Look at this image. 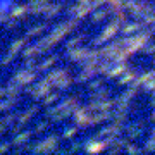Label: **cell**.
<instances>
[{
	"label": "cell",
	"instance_id": "6da1fadb",
	"mask_svg": "<svg viewBox=\"0 0 155 155\" xmlns=\"http://www.w3.org/2000/svg\"><path fill=\"white\" fill-rule=\"evenodd\" d=\"M57 143H59V136L57 134H50L43 141H40V153H52L57 150Z\"/></svg>",
	"mask_w": 155,
	"mask_h": 155
},
{
	"label": "cell",
	"instance_id": "7a4b0ae2",
	"mask_svg": "<svg viewBox=\"0 0 155 155\" xmlns=\"http://www.w3.org/2000/svg\"><path fill=\"white\" fill-rule=\"evenodd\" d=\"M90 50L91 48H88V47H81V48H74V50L71 48L67 52V57H69L71 62H83L90 55Z\"/></svg>",
	"mask_w": 155,
	"mask_h": 155
},
{
	"label": "cell",
	"instance_id": "3957f363",
	"mask_svg": "<svg viewBox=\"0 0 155 155\" xmlns=\"http://www.w3.org/2000/svg\"><path fill=\"white\" fill-rule=\"evenodd\" d=\"M38 86H36V90L33 91V100H40L43 98V97H47V95L50 93V88H52V83H48L47 79H41L40 83H36Z\"/></svg>",
	"mask_w": 155,
	"mask_h": 155
},
{
	"label": "cell",
	"instance_id": "277c9868",
	"mask_svg": "<svg viewBox=\"0 0 155 155\" xmlns=\"http://www.w3.org/2000/svg\"><path fill=\"white\" fill-rule=\"evenodd\" d=\"M119 31H121V24H119V22H116V21H110V22H109V26H105V29L102 31V35H100V36H102V40H104V41H107V40L114 38Z\"/></svg>",
	"mask_w": 155,
	"mask_h": 155
},
{
	"label": "cell",
	"instance_id": "5b68a950",
	"mask_svg": "<svg viewBox=\"0 0 155 155\" xmlns=\"http://www.w3.org/2000/svg\"><path fill=\"white\" fill-rule=\"evenodd\" d=\"M143 26H145L143 22H126V24H122L121 33L126 35V36H129V35H136Z\"/></svg>",
	"mask_w": 155,
	"mask_h": 155
},
{
	"label": "cell",
	"instance_id": "8992f818",
	"mask_svg": "<svg viewBox=\"0 0 155 155\" xmlns=\"http://www.w3.org/2000/svg\"><path fill=\"white\" fill-rule=\"evenodd\" d=\"M67 74V69H62V67H59V69H52V71L47 74V76L43 78V79H47L48 83H52V84H55L61 78H64Z\"/></svg>",
	"mask_w": 155,
	"mask_h": 155
},
{
	"label": "cell",
	"instance_id": "52a82bcc",
	"mask_svg": "<svg viewBox=\"0 0 155 155\" xmlns=\"http://www.w3.org/2000/svg\"><path fill=\"white\" fill-rule=\"evenodd\" d=\"M62 7H64V2H57V4H48L47 5V11L43 12L45 19H52V17H55L59 12L62 11Z\"/></svg>",
	"mask_w": 155,
	"mask_h": 155
},
{
	"label": "cell",
	"instance_id": "ba28073f",
	"mask_svg": "<svg viewBox=\"0 0 155 155\" xmlns=\"http://www.w3.org/2000/svg\"><path fill=\"white\" fill-rule=\"evenodd\" d=\"M95 74H98L97 67H91V69H83V72H81V74H78V76L74 78V81H76V83H86V81H90V79L95 76Z\"/></svg>",
	"mask_w": 155,
	"mask_h": 155
},
{
	"label": "cell",
	"instance_id": "9c48e42d",
	"mask_svg": "<svg viewBox=\"0 0 155 155\" xmlns=\"http://www.w3.org/2000/svg\"><path fill=\"white\" fill-rule=\"evenodd\" d=\"M126 71H129L127 64H126V62H119V64H114V67L109 71L107 76H109V78H119V76H122Z\"/></svg>",
	"mask_w": 155,
	"mask_h": 155
},
{
	"label": "cell",
	"instance_id": "30bf717a",
	"mask_svg": "<svg viewBox=\"0 0 155 155\" xmlns=\"http://www.w3.org/2000/svg\"><path fill=\"white\" fill-rule=\"evenodd\" d=\"M33 133L35 131H22V133L16 134L14 140H12V145H16V147H19V145H26L29 141V138H31V134Z\"/></svg>",
	"mask_w": 155,
	"mask_h": 155
},
{
	"label": "cell",
	"instance_id": "8fae6325",
	"mask_svg": "<svg viewBox=\"0 0 155 155\" xmlns=\"http://www.w3.org/2000/svg\"><path fill=\"white\" fill-rule=\"evenodd\" d=\"M136 71H126L122 76H119V86H126V84L133 83L134 79H136Z\"/></svg>",
	"mask_w": 155,
	"mask_h": 155
},
{
	"label": "cell",
	"instance_id": "7c38bea8",
	"mask_svg": "<svg viewBox=\"0 0 155 155\" xmlns=\"http://www.w3.org/2000/svg\"><path fill=\"white\" fill-rule=\"evenodd\" d=\"M114 64H116V62L110 61V59H102V62H100L98 67H97V71H98V74H109V71L114 67Z\"/></svg>",
	"mask_w": 155,
	"mask_h": 155
},
{
	"label": "cell",
	"instance_id": "4fadbf2b",
	"mask_svg": "<svg viewBox=\"0 0 155 155\" xmlns=\"http://www.w3.org/2000/svg\"><path fill=\"white\" fill-rule=\"evenodd\" d=\"M72 81H74V79H72V78L69 76V74H66V76L61 78V79H59V81H57L55 84H54V86H55L57 90L64 91V90H69V88H71V83H72Z\"/></svg>",
	"mask_w": 155,
	"mask_h": 155
},
{
	"label": "cell",
	"instance_id": "5bb4252c",
	"mask_svg": "<svg viewBox=\"0 0 155 155\" xmlns=\"http://www.w3.org/2000/svg\"><path fill=\"white\" fill-rule=\"evenodd\" d=\"M22 90V84H19L17 81L11 79V83L7 84V97H17V95L21 93Z\"/></svg>",
	"mask_w": 155,
	"mask_h": 155
},
{
	"label": "cell",
	"instance_id": "9a60e30c",
	"mask_svg": "<svg viewBox=\"0 0 155 155\" xmlns=\"http://www.w3.org/2000/svg\"><path fill=\"white\" fill-rule=\"evenodd\" d=\"M29 12V7L28 5H16L11 9V16L16 17V19H21L22 16H26Z\"/></svg>",
	"mask_w": 155,
	"mask_h": 155
},
{
	"label": "cell",
	"instance_id": "2e32d148",
	"mask_svg": "<svg viewBox=\"0 0 155 155\" xmlns=\"http://www.w3.org/2000/svg\"><path fill=\"white\" fill-rule=\"evenodd\" d=\"M28 35H26V36H22V38H17V40H14V41H12L11 43V48H9V52H14V54H17V52H19V50L22 48V47H24V45H26V41H28Z\"/></svg>",
	"mask_w": 155,
	"mask_h": 155
},
{
	"label": "cell",
	"instance_id": "e0dca14e",
	"mask_svg": "<svg viewBox=\"0 0 155 155\" xmlns=\"http://www.w3.org/2000/svg\"><path fill=\"white\" fill-rule=\"evenodd\" d=\"M35 55H40L38 43L31 45V47H24V50H22V57H24V59H29V57H35Z\"/></svg>",
	"mask_w": 155,
	"mask_h": 155
},
{
	"label": "cell",
	"instance_id": "ac0fdd59",
	"mask_svg": "<svg viewBox=\"0 0 155 155\" xmlns=\"http://www.w3.org/2000/svg\"><path fill=\"white\" fill-rule=\"evenodd\" d=\"M109 14H110L109 9H100V11H95L93 14H91V21H93V22H100V21H104Z\"/></svg>",
	"mask_w": 155,
	"mask_h": 155
},
{
	"label": "cell",
	"instance_id": "d6986e66",
	"mask_svg": "<svg viewBox=\"0 0 155 155\" xmlns=\"http://www.w3.org/2000/svg\"><path fill=\"white\" fill-rule=\"evenodd\" d=\"M84 38H86V35H79V36H74V38L67 40V41H66V48H67V50L76 48V47H78L79 43H81V41H83Z\"/></svg>",
	"mask_w": 155,
	"mask_h": 155
},
{
	"label": "cell",
	"instance_id": "ffe728a7",
	"mask_svg": "<svg viewBox=\"0 0 155 155\" xmlns=\"http://www.w3.org/2000/svg\"><path fill=\"white\" fill-rule=\"evenodd\" d=\"M55 61H57V55H52V57H48V59H45L41 64H38V71H47L50 66L55 64Z\"/></svg>",
	"mask_w": 155,
	"mask_h": 155
},
{
	"label": "cell",
	"instance_id": "44dd1931",
	"mask_svg": "<svg viewBox=\"0 0 155 155\" xmlns=\"http://www.w3.org/2000/svg\"><path fill=\"white\" fill-rule=\"evenodd\" d=\"M61 110H64V107H62V104H59V105H55V107H47V112H45L43 116L45 117H52V116H55V114H59Z\"/></svg>",
	"mask_w": 155,
	"mask_h": 155
},
{
	"label": "cell",
	"instance_id": "7402d4cb",
	"mask_svg": "<svg viewBox=\"0 0 155 155\" xmlns=\"http://www.w3.org/2000/svg\"><path fill=\"white\" fill-rule=\"evenodd\" d=\"M45 29H47V24H45V22H43V24H38V26H35V28H31V29H29V31H28V36L31 38V36L41 35V33L45 31Z\"/></svg>",
	"mask_w": 155,
	"mask_h": 155
},
{
	"label": "cell",
	"instance_id": "603a6c76",
	"mask_svg": "<svg viewBox=\"0 0 155 155\" xmlns=\"http://www.w3.org/2000/svg\"><path fill=\"white\" fill-rule=\"evenodd\" d=\"M107 95H109V90L107 88H98L97 90V93L91 95V100L98 102V100H102V98H107Z\"/></svg>",
	"mask_w": 155,
	"mask_h": 155
},
{
	"label": "cell",
	"instance_id": "cb8c5ba5",
	"mask_svg": "<svg viewBox=\"0 0 155 155\" xmlns=\"http://www.w3.org/2000/svg\"><path fill=\"white\" fill-rule=\"evenodd\" d=\"M57 100H59V95L57 93H48L47 97H45V100H43V105L48 107V105H52V104H55Z\"/></svg>",
	"mask_w": 155,
	"mask_h": 155
},
{
	"label": "cell",
	"instance_id": "d4e9b609",
	"mask_svg": "<svg viewBox=\"0 0 155 155\" xmlns=\"http://www.w3.org/2000/svg\"><path fill=\"white\" fill-rule=\"evenodd\" d=\"M76 133H78V127L76 126L67 127V129H64V133H62V138H64V140H71Z\"/></svg>",
	"mask_w": 155,
	"mask_h": 155
},
{
	"label": "cell",
	"instance_id": "484cf974",
	"mask_svg": "<svg viewBox=\"0 0 155 155\" xmlns=\"http://www.w3.org/2000/svg\"><path fill=\"white\" fill-rule=\"evenodd\" d=\"M112 21L119 22V24H126V14H124L122 11L114 12V17H112Z\"/></svg>",
	"mask_w": 155,
	"mask_h": 155
},
{
	"label": "cell",
	"instance_id": "4316f807",
	"mask_svg": "<svg viewBox=\"0 0 155 155\" xmlns=\"http://www.w3.org/2000/svg\"><path fill=\"white\" fill-rule=\"evenodd\" d=\"M141 22H143L145 26H148V24H153V22H155V11L148 12V14H145V17L141 19Z\"/></svg>",
	"mask_w": 155,
	"mask_h": 155
},
{
	"label": "cell",
	"instance_id": "83f0119b",
	"mask_svg": "<svg viewBox=\"0 0 155 155\" xmlns=\"http://www.w3.org/2000/svg\"><path fill=\"white\" fill-rule=\"evenodd\" d=\"M143 152H155V138H153V136H152L150 140H147V141H145Z\"/></svg>",
	"mask_w": 155,
	"mask_h": 155
},
{
	"label": "cell",
	"instance_id": "f1b7e54d",
	"mask_svg": "<svg viewBox=\"0 0 155 155\" xmlns=\"http://www.w3.org/2000/svg\"><path fill=\"white\" fill-rule=\"evenodd\" d=\"M31 116H33V114H31L29 110H24V112L21 114V116L17 117V122H19V124H26V122H28L29 119H31Z\"/></svg>",
	"mask_w": 155,
	"mask_h": 155
},
{
	"label": "cell",
	"instance_id": "f546056e",
	"mask_svg": "<svg viewBox=\"0 0 155 155\" xmlns=\"http://www.w3.org/2000/svg\"><path fill=\"white\" fill-rule=\"evenodd\" d=\"M102 84H104V79H91L88 83V90H98V88H102Z\"/></svg>",
	"mask_w": 155,
	"mask_h": 155
},
{
	"label": "cell",
	"instance_id": "4dcf8cb0",
	"mask_svg": "<svg viewBox=\"0 0 155 155\" xmlns=\"http://www.w3.org/2000/svg\"><path fill=\"white\" fill-rule=\"evenodd\" d=\"M17 26H19V21H17L16 17H11V19L5 22V29H7V31H11V29H16Z\"/></svg>",
	"mask_w": 155,
	"mask_h": 155
},
{
	"label": "cell",
	"instance_id": "1f68e13d",
	"mask_svg": "<svg viewBox=\"0 0 155 155\" xmlns=\"http://www.w3.org/2000/svg\"><path fill=\"white\" fill-rule=\"evenodd\" d=\"M26 69H36L38 71V64H36V57H29V59H26Z\"/></svg>",
	"mask_w": 155,
	"mask_h": 155
},
{
	"label": "cell",
	"instance_id": "d6a6232c",
	"mask_svg": "<svg viewBox=\"0 0 155 155\" xmlns=\"http://www.w3.org/2000/svg\"><path fill=\"white\" fill-rule=\"evenodd\" d=\"M47 127H48V122L43 121V122H38V124H36V127H35L33 131H35L36 134H38V133H43V131L47 129Z\"/></svg>",
	"mask_w": 155,
	"mask_h": 155
},
{
	"label": "cell",
	"instance_id": "836d02e7",
	"mask_svg": "<svg viewBox=\"0 0 155 155\" xmlns=\"http://www.w3.org/2000/svg\"><path fill=\"white\" fill-rule=\"evenodd\" d=\"M14 55H16L14 52H9V54H7L4 59H2V62H0V64H2V66H7V64H11V62L14 61Z\"/></svg>",
	"mask_w": 155,
	"mask_h": 155
},
{
	"label": "cell",
	"instance_id": "e575fe53",
	"mask_svg": "<svg viewBox=\"0 0 155 155\" xmlns=\"http://www.w3.org/2000/svg\"><path fill=\"white\" fill-rule=\"evenodd\" d=\"M124 150H126L127 153H140V152H143V150H141V148H138L136 145H127V147H126Z\"/></svg>",
	"mask_w": 155,
	"mask_h": 155
},
{
	"label": "cell",
	"instance_id": "d590c367",
	"mask_svg": "<svg viewBox=\"0 0 155 155\" xmlns=\"http://www.w3.org/2000/svg\"><path fill=\"white\" fill-rule=\"evenodd\" d=\"M17 119V114H7L5 117H4V122H5L7 126H9V124H12V122L16 121Z\"/></svg>",
	"mask_w": 155,
	"mask_h": 155
},
{
	"label": "cell",
	"instance_id": "8d00e7d4",
	"mask_svg": "<svg viewBox=\"0 0 155 155\" xmlns=\"http://www.w3.org/2000/svg\"><path fill=\"white\" fill-rule=\"evenodd\" d=\"M136 2H138V0H124V9H126V11H129V9H133Z\"/></svg>",
	"mask_w": 155,
	"mask_h": 155
},
{
	"label": "cell",
	"instance_id": "74e56055",
	"mask_svg": "<svg viewBox=\"0 0 155 155\" xmlns=\"http://www.w3.org/2000/svg\"><path fill=\"white\" fill-rule=\"evenodd\" d=\"M12 143V141H11ZM11 143H9V141H4V143L0 145V153H4V152H9V150H11Z\"/></svg>",
	"mask_w": 155,
	"mask_h": 155
},
{
	"label": "cell",
	"instance_id": "f35d334b",
	"mask_svg": "<svg viewBox=\"0 0 155 155\" xmlns=\"http://www.w3.org/2000/svg\"><path fill=\"white\" fill-rule=\"evenodd\" d=\"M22 126H24V124H19V122H17L16 126L12 127V131H11V133L14 134V136H16V134H19V133H21V131H22Z\"/></svg>",
	"mask_w": 155,
	"mask_h": 155
},
{
	"label": "cell",
	"instance_id": "ab89813d",
	"mask_svg": "<svg viewBox=\"0 0 155 155\" xmlns=\"http://www.w3.org/2000/svg\"><path fill=\"white\" fill-rule=\"evenodd\" d=\"M81 147H83L81 143H78V141H74V143H72V147L69 148V152H78V150L81 148Z\"/></svg>",
	"mask_w": 155,
	"mask_h": 155
},
{
	"label": "cell",
	"instance_id": "60d3db41",
	"mask_svg": "<svg viewBox=\"0 0 155 155\" xmlns=\"http://www.w3.org/2000/svg\"><path fill=\"white\" fill-rule=\"evenodd\" d=\"M5 131H7V124L4 122V119H0V134L5 133Z\"/></svg>",
	"mask_w": 155,
	"mask_h": 155
},
{
	"label": "cell",
	"instance_id": "b9f144b4",
	"mask_svg": "<svg viewBox=\"0 0 155 155\" xmlns=\"http://www.w3.org/2000/svg\"><path fill=\"white\" fill-rule=\"evenodd\" d=\"M28 110L31 112V114H36V112H38V105H31V107L28 109Z\"/></svg>",
	"mask_w": 155,
	"mask_h": 155
},
{
	"label": "cell",
	"instance_id": "7bdbcfd3",
	"mask_svg": "<svg viewBox=\"0 0 155 155\" xmlns=\"http://www.w3.org/2000/svg\"><path fill=\"white\" fill-rule=\"evenodd\" d=\"M2 97H7V88H0V98Z\"/></svg>",
	"mask_w": 155,
	"mask_h": 155
},
{
	"label": "cell",
	"instance_id": "ee69618b",
	"mask_svg": "<svg viewBox=\"0 0 155 155\" xmlns=\"http://www.w3.org/2000/svg\"><path fill=\"white\" fill-rule=\"evenodd\" d=\"M152 105L155 107V91H153V95H152Z\"/></svg>",
	"mask_w": 155,
	"mask_h": 155
},
{
	"label": "cell",
	"instance_id": "f6af8a7d",
	"mask_svg": "<svg viewBox=\"0 0 155 155\" xmlns=\"http://www.w3.org/2000/svg\"><path fill=\"white\" fill-rule=\"evenodd\" d=\"M78 2H81V4H88V2H91V0H78Z\"/></svg>",
	"mask_w": 155,
	"mask_h": 155
},
{
	"label": "cell",
	"instance_id": "bcb514c9",
	"mask_svg": "<svg viewBox=\"0 0 155 155\" xmlns=\"http://www.w3.org/2000/svg\"><path fill=\"white\" fill-rule=\"evenodd\" d=\"M152 136H153V138H155V127H153V129H152Z\"/></svg>",
	"mask_w": 155,
	"mask_h": 155
},
{
	"label": "cell",
	"instance_id": "7dc6e473",
	"mask_svg": "<svg viewBox=\"0 0 155 155\" xmlns=\"http://www.w3.org/2000/svg\"><path fill=\"white\" fill-rule=\"evenodd\" d=\"M152 119H153V121H155V112H153V116H152Z\"/></svg>",
	"mask_w": 155,
	"mask_h": 155
},
{
	"label": "cell",
	"instance_id": "c3c4849f",
	"mask_svg": "<svg viewBox=\"0 0 155 155\" xmlns=\"http://www.w3.org/2000/svg\"><path fill=\"white\" fill-rule=\"evenodd\" d=\"M153 64H155V57H153Z\"/></svg>",
	"mask_w": 155,
	"mask_h": 155
}]
</instances>
